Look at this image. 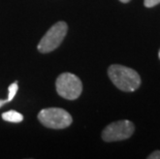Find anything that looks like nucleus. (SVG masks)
Returning a JSON list of instances; mask_svg holds the SVG:
<instances>
[{"label":"nucleus","instance_id":"nucleus-1","mask_svg":"<svg viewBox=\"0 0 160 159\" xmlns=\"http://www.w3.org/2000/svg\"><path fill=\"white\" fill-rule=\"evenodd\" d=\"M108 74L113 84L122 91L132 92L141 86V77L134 69L119 64L108 67Z\"/></svg>","mask_w":160,"mask_h":159},{"label":"nucleus","instance_id":"nucleus-2","mask_svg":"<svg viewBox=\"0 0 160 159\" xmlns=\"http://www.w3.org/2000/svg\"><path fill=\"white\" fill-rule=\"evenodd\" d=\"M38 120L43 126L51 129H64L70 126L72 118L70 114L60 107L43 109L38 113Z\"/></svg>","mask_w":160,"mask_h":159},{"label":"nucleus","instance_id":"nucleus-3","mask_svg":"<svg viewBox=\"0 0 160 159\" xmlns=\"http://www.w3.org/2000/svg\"><path fill=\"white\" fill-rule=\"evenodd\" d=\"M56 90L61 97L68 100H74L82 94L83 84L76 74L63 72L56 80Z\"/></svg>","mask_w":160,"mask_h":159},{"label":"nucleus","instance_id":"nucleus-4","mask_svg":"<svg viewBox=\"0 0 160 159\" xmlns=\"http://www.w3.org/2000/svg\"><path fill=\"white\" fill-rule=\"evenodd\" d=\"M67 30H68V27L65 22L61 21L55 23L40 39L37 46V50L42 54L50 53L56 50L65 38Z\"/></svg>","mask_w":160,"mask_h":159},{"label":"nucleus","instance_id":"nucleus-5","mask_svg":"<svg viewBox=\"0 0 160 159\" xmlns=\"http://www.w3.org/2000/svg\"><path fill=\"white\" fill-rule=\"evenodd\" d=\"M134 132V125L128 120H120L111 123L104 128L101 137L104 142H118L127 140Z\"/></svg>","mask_w":160,"mask_h":159},{"label":"nucleus","instance_id":"nucleus-6","mask_svg":"<svg viewBox=\"0 0 160 159\" xmlns=\"http://www.w3.org/2000/svg\"><path fill=\"white\" fill-rule=\"evenodd\" d=\"M2 119L6 122L11 123H20L24 120V117L22 114L16 111H8L2 114Z\"/></svg>","mask_w":160,"mask_h":159},{"label":"nucleus","instance_id":"nucleus-7","mask_svg":"<svg viewBox=\"0 0 160 159\" xmlns=\"http://www.w3.org/2000/svg\"><path fill=\"white\" fill-rule=\"evenodd\" d=\"M17 92H18V82L16 81V82H13L12 84H11L9 87H8V98L4 99V100L0 99V107L4 106L5 103L11 102L13 98H15Z\"/></svg>","mask_w":160,"mask_h":159},{"label":"nucleus","instance_id":"nucleus-8","mask_svg":"<svg viewBox=\"0 0 160 159\" xmlns=\"http://www.w3.org/2000/svg\"><path fill=\"white\" fill-rule=\"evenodd\" d=\"M160 3V0H144V4L146 7H153Z\"/></svg>","mask_w":160,"mask_h":159},{"label":"nucleus","instance_id":"nucleus-9","mask_svg":"<svg viewBox=\"0 0 160 159\" xmlns=\"http://www.w3.org/2000/svg\"><path fill=\"white\" fill-rule=\"evenodd\" d=\"M148 159H160V151H154L149 155Z\"/></svg>","mask_w":160,"mask_h":159},{"label":"nucleus","instance_id":"nucleus-10","mask_svg":"<svg viewBox=\"0 0 160 159\" xmlns=\"http://www.w3.org/2000/svg\"><path fill=\"white\" fill-rule=\"evenodd\" d=\"M121 2H123V3H127V2H129L130 0H120Z\"/></svg>","mask_w":160,"mask_h":159},{"label":"nucleus","instance_id":"nucleus-11","mask_svg":"<svg viewBox=\"0 0 160 159\" xmlns=\"http://www.w3.org/2000/svg\"><path fill=\"white\" fill-rule=\"evenodd\" d=\"M158 56H159V59H160V50H159V54H158Z\"/></svg>","mask_w":160,"mask_h":159}]
</instances>
